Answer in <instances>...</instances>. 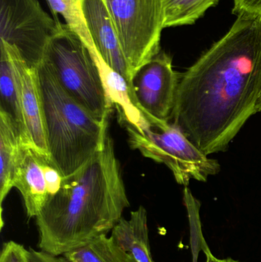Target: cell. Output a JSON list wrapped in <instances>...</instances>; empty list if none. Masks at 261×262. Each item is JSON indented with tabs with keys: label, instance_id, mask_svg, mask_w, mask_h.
Masks as SVG:
<instances>
[{
	"label": "cell",
	"instance_id": "30bf717a",
	"mask_svg": "<svg viewBox=\"0 0 261 262\" xmlns=\"http://www.w3.org/2000/svg\"><path fill=\"white\" fill-rule=\"evenodd\" d=\"M22 61L13 47L0 41V112L9 117L22 144L32 146L23 115Z\"/></svg>",
	"mask_w": 261,
	"mask_h": 262
},
{
	"label": "cell",
	"instance_id": "4fadbf2b",
	"mask_svg": "<svg viewBox=\"0 0 261 262\" xmlns=\"http://www.w3.org/2000/svg\"><path fill=\"white\" fill-rule=\"evenodd\" d=\"M111 237L133 262H154L150 252L147 212L143 206L132 211L129 220L122 218Z\"/></svg>",
	"mask_w": 261,
	"mask_h": 262
},
{
	"label": "cell",
	"instance_id": "52a82bcc",
	"mask_svg": "<svg viewBox=\"0 0 261 262\" xmlns=\"http://www.w3.org/2000/svg\"><path fill=\"white\" fill-rule=\"evenodd\" d=\"M61 23L38 0H0V41L13 47L31 69L42 62L46 48Z\"/></svg>",
	"mask_w": 261,
	"mask_h": 262
},
{
	"label": "cell",
	"instance_id": "d6986e66",
	"mask_svg": "<svg viewBox=\"0 0 261 262\" xmlns=\"http://www.w3.org/2000/svg\"><path fill=\"white\" fill-rule=\"evenodd\" d=\"M0 262H29V250L15 242H8L2 249Z\"/></svg>",
	"mask_w": 261,
	"mask_h": 262
},
{
	"label": "cell",
	"instance_id": "ac0fdd59",
	"mask_svg": "<svg viewBox=\"0 0 261 262\" xmlns=\"http://www.w3.org/2000/svg\"><path fill=\"white\" fill-rule=\"evenodd\" d=\"M41 163L47 183L48 192L49 196H51L58 192L62 184L64 177L47 156H41Z\"/></svg>",
	"mask_w": 261,
	"mask_h": 262
},
{
	"label": "cell",
	"instance_id": "3957f363",
	"mask_svg": "<svg viewBox=\"0 0 261 262\" xmlns=\"http://www.w3.org/2000/svg\"><path fill=\"white\" fill-rule=\"evenodd\" d=\"M37 75L49 158L62 177H67L101 149L108 121L97 119L77 103L43 61Z\"/></svg>",
	"mask_w": 261,
	"mask_h": 262
},
{
	"label": "cell",
	"instance_id": "44dd1931",
	"mask_svg": "<svg viewBox=\"0 0 261 262\" xmlns=\"http://www.w3.org/2000/svg\"><path fill=\"white\" fill-rule=\"evenodd\" d=\"M29 262H67L64 256H55L44 251L29 250Z\"/></svg>",
	"mask_w": 261,
	"mask_h": 262
},
{
	"label": "cell",
	"instance_id": "277c9868",
	"mask_svg": "<svg viewBox=\"0 0 261 262\" xmlns=\"http://www.w3.org/2000/svg\"><path fill=\"white\" fill-rule=\"evenodd\" d=\"M42 61L77 103L97 119L108 121L113 104L96 60L82 38L67 25L61 24L48 44Z\"/></svg>",
	"mask_w": 261,
	"mask_h": 262
},
{
	"label": "cell",
	"instance_id": "8992f818",
	"mask_svg": "<svg viewBox=\"0 0 261 262\" xmlns=\"http://www.w3.org/2000/svg\"><path fill=\"white\" fill-rule=\"evenodd\" d=\"M103 1L133 77L139 68L161 52V35L165 29L162 0Z\"/></svg>",
	"mask_w": 261,
	"mask_h": 262
},
{
	"label": "cell",
	"instance_id": "5b68a950",
	"mask_svg": "<svg viewBox=\"0 0 261 262\" xmlns=\"http://www.w3.org/2000/svg\"><path fill=\"white\" fill-rule=\"evenodd\" d=\"M121 123L127 129L130 147L144 157L165 164L179 184L188 186L192 179L206 182L220 171L219 162L205 155L173 123L144 130Z\"/></svg>",
	"mask_w": 261,
	"mask_h": 262
},
{
	"label": "cell",
	"instance_id": "ffe728a7",
	"mask_svg": "<svg viewBox=\"0 0 261 262\" xmlns=\"http://www.w3.org/2000/svg\"><path fill=\"white\" fill-rule=\"evenodd\" d=\"M233 13L261 18V0H233Z\"/></svg>",
	"mask_w": 261,
	"mask_h": 262
},
{
	"label": "cell",
	"instance_id": "7c38bea8",
	"mask_svg": "<svg viewBox=\"0 0 261 262\" xmlns=\"http://www.w3.org/2000/svg\"><path fill=\"white\" fill-rule=\"evenodd\" d=\"M21 77L23 115L29 139L38 152L49 157L37 69H31L22 61Z\"/></svg>",
	"mask_w": 261,
	"mask_h": 262
},
{
	"label": "cell",
	"instance_id": "e0dca14e",
	"mask_svg": "<svg viewBox=\"0 0 261 262\" xmlns=\"http://www.w3.org/2000/svg\"><path fill=\"white\" fill-rule=\"evenodd\" d=\"M55 19L61 15L72 30L75 31L88 47H94L83 14V0H47Z\"/></svg>",
	"mask_w": 261,
	"mask_h": 262
},
{
	"label": "cell",
	"instance_id": "6da1fadb",
	"mask_svg": "<svg viewBox=\"0 0 261 262\" xmlns=\"http://www.w3.org/2000/svg\"><path fill=\"white\" fill-rule=\"evenodd\" d=\"M260 96L261 18L238 15L181 76L173 124L205 155L221 152L258 113Z\"/></svg>",
	"mask_w": 261,
	"mask_h": 262
},
{
	"label": "cell",
	"instance_id": "9a60e30c",
	"mask_svg": "<svg viewBox=\"0 0 261 262\" xmlns=\"http://www.w3.org/2000/svg\"><path fill=\"white\" fill-rule=\"evenodd\" d=\"M67 262H133L111 236L102 235L64 254Z\"/></svg>",
	"mask_w": 261,
	"mask_h": 262
},
{
	"label": "cell",
	"instance_id": "5bb4252c",
	"mask_svg": "<svg viewBox=\"0 0 261 262\" xmlns=\"http://www.w3.org/2000/svg\"><path fill=\"white\" fill-rule=\"evenodd\" d=\"M25 145L17 135L12 121L0 112V206L1 229L4 226L3 204L13 187L14 177L22 157Z\"/></svg>",
	"mask_w": 261,
	"mask_h": 262
},
{
	"label": "cell",
	"instance_id": "9c48e42d",
	"mask_svg": "<svg viewBox=\"0 0 261 262\" xmlns=\"http://www.w3.org/2000/svg\"><path fill=\"white\" fill-rule=\"evenodd\" d=\"M82 9L87 29L98 55L109 67L125 78L131 87L133 75L104 1L83 0Z\"/></svg>",
	"mask_w": 261,
	"mask_h": 262
},
{
	"label": "cell",
	"instance_id": "7402d4cb",
	"mask_svg": "<svg viewBox=\"0 0 261 262\" xmlns=\"http://www.w3.org/2000/svg\"><path fill=\"white\" fill-rule=\"evenodd\" d=\"M202 250L205 252V256H206V261L205 262H240L236 261V260L233 259V258H225V259H220V258H216V257L211 253L209 248L208 247L206 243H205L204 239H202Z\"/></svg>",
	"mask_w": 261,
	"mask_h": 262
},
{
	"label": "cell",
	"instance_id": "ba28073f",
	"mask_svg": "<svg viewBox=\"0 0 261 262\" xmlns=\"http://www.w3.org/2000/svg\"><path fill=\"white\" fill-rule=\"evenodd\" d=\"M180 78L171 57L164 52L133 75L131 89L135 102L152 127L161 128L170 123Z\"/></svg>",
	"mask_w": 261,
	"mask_h": 262
},
{
	"label": "cell",
	"instance_id": "8fae6325",
	"mask_svg": "<svg viewBox=\"0 0 261 262\" xmlns=\"http://www.w3.org/2000/svg\"><path fill=\"white\" fill-rule=\"evenodd\" d=\"M41 156L32 146H25L14 177L13 187L21 193L29 218L38 216L49 196Z\"/></svg>",
	"mask_w": 261,
	"mask_h": 262
},
{
	"label": "cell",
	"instance_id": "603a6c76",
	"mask_svg": "<svg viewBox=\"0 0 261 262\" xmlns=\"http://www.w3.org/2000/svg\"><path fill=\"white\" fill-rule=\"evenodd\" d=\"M257 112H260L261 113V96L260 101H259L258 105H257Z\"/></svg>",
	"mask_w": 261,
	"mask_h": 262
},
{
	"label": "cell",
	"instance_id": "2e32d148",
	"mask_svg": "<svg viewBox=\"0 0 261 262\" xmlns=\"http://www.w3.org/2000/svg\"><path fill=\"white\" fill-rule=\"evenodd\" d=\"M220 0H162L164 27L193 25Z\"/></svg>",
	"mask_w": 261,
	"mask_h": 262
},
{
	"label": "cell",
	"instance_id": "7a4b0ae2",
	"mask_svg": "<svg viewBox=\"0 0 261 262\" xmlns=\"http://www.w3.org/2000/svg\"><path fill=\"white\" fill-rule=\"evenodd\" d=\"M130 206L109 131L101 149L63 178L36 218L41 251L61 256L113 230Z\"/></svg>",
	"mask_w": 261,
	"mask_h": 262
}]
</instances>
